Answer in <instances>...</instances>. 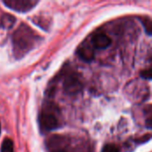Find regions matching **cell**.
<instances>
[{
	"mask_svg": "<svg viewBox=\"0 0 152 152\" xmlns=\"http://www.w3.org/2000/svg\"><path fill=\"white\" fill-rule=\"evenodd\" d=\"M142 23L145 28V30L147 32L148 35H151V30H152V24H151V20L148 17H145L143 19H142Z\"/></svg>",
	"mask_w": 152,
	"mask_h": 152,
	"instance_id": "9",
	"label": "cell"
},
{
	"mask_svg": "<svg viewBox=\"0 0 152 152\" xmlns=\"http://www.w3.org/2000/svg\"><path fill=\"white\" fill-rule=\"evenodd\" d=\"M63 90L69 95H76L82 90V82L76 73L68 74L63 79Z\"/></svg>",
	"mask_w": 152,
	"mask_h": 152,
	"instance_id": "2",
	"label": "cell"
},
{
	"mask_svg": "<svg viewBox=\"0 0 152 152\" xmlns=\"http://www.w3.org/2000/svg\"><path fill=\"white\" fill-rule=\"evenodd\" d=\"M1 152H13V143L10 139H5L1 146Z\"/></svg>",
	"mask_w": 152,
	"mask_h": 152,
	"instance_id": "8",
	"label": "cell"
},
{
	"mask_svg": "<svg viewBox=\"0 0 152 152\" xmlns=\"http://www.w3.org/2000/svg\"><path fill=\"white\" fill-rule=\"evenodd\" d=\"M4 4L8 8L18 12H27L30 11L38 1L37 0H4Z\"/></svg>",
	"mask_w": 152,
	"mask_h": 152,
	"instance_id": "4",
	"label": "cell"
},
{
	"mask_svg": "<svg viewBox=\"0 0 152 152\" xmlns=\"http://www.w3.org/2000/svg\"><path fill=\"white\" fill-rule=\"evenodd\" d=\"M39 35L28 25L20 24L12 35L13 53L16 58H21L32 50L40 40Z\"/></svg>",
	"mask_w": 152,
	"mask_h": 152,
	"instance_id": "1",
	"label": "cell"
},
{
	"mask_svg": "<svg viewBox=\"0 0 152 152\" xmlns=\"http://www.w3.org/2000/svg\"><path fill=\"white\" fill-rule=\"evenodd\" d=\"M77 55L84 61L90 62L94 58V52L88 46H81L77 50Z\"/></svg>",
	"mask_w": 152,
	"mask_h": 152,
	"instance_id": "6",
	"label": "cell"
},
{
	"mask_svg": "<svg viewBox=\"0 0 152 152\" xmlns=\"http://www.w3.org/2000/svg\"><path fill=\"white\" fill-rule=\"evenodd\" d=\"M0 133H1V125H0Z\"/></svg>",
	"mask_w": 152,
	"mask_h": 152,
	"instance_id": "12",
	"label": "cell"
},
{
	"mask_svg": "<svg viewBox=\"0 0 152 152\" xmlns=\"http://www.w3.org/2000/svg\"><path fill=\"white\" fill-rule=\"evenodd\" d=\"M102 152H119V150L114 144H107L102 148Z\"/></svg>",
	"mask_w": 152,
	"mask_h": 152,
	"instance_id": "10",
	"label": "cell"
},
{
	"mask_svg": "<svg viewBox=\"0 0 152 152\" xmlns=\"http://www.w3.org/2000/svg\"><path fill=\"white\" fill-rule=\"evenodd\" d=\"M92 44L96 49H106L111 44V39L102 32H98L92 37Z\"/></svg>",
	"mask_w": 152,
	"mask_h": 152,
	"instance_id": "5",
	"label": "cell"
},
{
	"mask_svg": "<svg viewBox=\"0 0 152 152\" xmlns=\"http://www.w3.org/2000/svg\"><path fill=\"white\" fill-rule=\"evenodd\" d=\"M141 77L144 79H148L151 80V69H147L145 70H142L141 72Z\"/></svg>",
	"mask_w": 152,
	"mask_h": 152,
	"instance_id": "11",
	"label": "cell"
},
{
	"mask_svg": "<svg viewBox=\"0 0 152 152\" xmlns=\"http://www.w3.org/2000/svg\"><path fill=\"white\" fill-rule=\"evenodd\" d=\"M15 21H16V19L14 16L8 14V13H4L0 17V28L4 29L12 28L14 26Z\"/></svg>",
	"mask_w": 152,
	"mask_h": 152,
	"instance_id": "7",
	"label": "cell"
},
{
	"mask_svg": "<svg viewBox=\"0 0 152 152\" xmlns=\"http://www.w3.org/2000/svg\"><path fill=\"white\" fill-rule=\"evenodd\" d=\"M39 126L43 132L55 130L59 126V121L53 111L45 110L39 116Z\"/></svg>",
	"mask_w": 152,
	"mask_h": 152,
	"instance_id": "3",
	"label": "cell"
}]
</instances>
